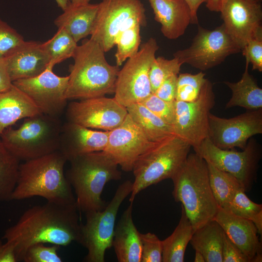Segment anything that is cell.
<instances>
[{
  "label": "cell",
  "mask_w": 262,
  "mask_h": 262,
  "mask_svg": "<svg viewBox=\"0 0 262 262\" xmlns=\"http://www.w3.org/2000/svg\"><path fill=\"white\" fill-rule=\"evenodd\" d=\"M109 131H97L67 121L63 124L59 150L67 161L87 153L103 151Z\"/></svg>",
  "instance_id": "cell-20"
},
{
  "label": "cell",
  "mask_w": 262,
  "mask_h": 262,
  "mask_svg": "<svg viewBox=\"0 0 262 262\" xmlns=\"http://www.w3.org/2000/svg\"><path fill=\"white\" fill-rule=\"evenodd\" d=\"M175 103L174 133L196 148L208 137L209 115L215 104L212 83L206 79L196 100L191 102L175 100Z\"/></svg>",
  "instance_id": "cell-13"
},
{
  "label": "cell",
  "mask_w": 262,
  "mask_h": 262,
  "mask_svg": "<svg viewBox=\"0 0 262 262\" xmlns=\"http://www.w3.org/2000/svg\"><path fill=\"white\" fill-rule=\"evenodd\" d=\"M132 182L127 180L117 188L112 200L101 211L85 213L86 221L81 224L78 243L87 250L86 262H104L107 249L112 246L115 220L119 208L131 194Z\"/></svg>",
  "instance_id": "cell-8"
},
{
  "label": "cell",
  "mask_w": 262,
  "mask_h": 262,
  "mask_svg": "<svg viewBox=\"0 0 262 262\" xmlns=\"http://www.w3.org/2000/svg\"><path fill=\"white\" fill-rule=\"evenodd\" d=\"M178 75L174 74L165 79L153 94L164 100L175 101Z\"/></svg>",
  "instance_id": "cell-43"
},
{
  "label": "cell",
  "mask_w": 262,
  "mask_h": 262,
  "mask_svg": "<svg viewBox=\"0 0 262 262\" xmlns=\"http://www.w3.org/2000/svg\"><path fill=\"white\" fill-rule=\"evenodd\" d=\"M132 205L131 202L115 228L112 246L119 262H141L140 232L133 223Z\"/></svg>",
  "instance_id": "cell-23"
},
{
  "label": "cell",
  "mask_w": 262,
  "mask_h": 262,
  "mask_svg": "<svg viewBox=\"0 0 262 262\" xmlns=\"http://www.w3.org/2000/svg\"><path fill=\"white\" fill-rule=\"evenodd\" d=\"M197 33L190 46L174 54L182 64L202 71L213 67L230 55L241 51L223 24L213 30L198 25Z\"/></svg>",
  "instance_id": "cell-12"
},
{
  "label": "cell",
  "mask_w": 262,
  "mask_h": 262,
  "mask_svg": "<svg viewBox=\"0 0 262 262\" xmlns=\"http://www.w3.org/2000/svg\"><path fill=\"white\" fill-rule=\"evenodd\" d=\"M223 0H207L206 7L211 11L220 12Z\"/></svg>",
  "instance_id": "cell-47"
},
{
  "label": "cell",
  "mask_w": 262,
  "mask_h": 262,
  "mask_svg": "<svg viewBox=\"0 0 262 262\" xmlns=\"http://www.w3.org/2000/svg\"><path fill=\"white\" fill-rule=\"evenodd\" d=\"M238 216L251 221L258 233L262 234V205L251 200L243 188L234 195L227 206L224 208Z\"/></svg>",
  "instance_id": "cell-33"
},
{
  "label": "cell",
  "mask_w": 262,
  "mask_h": 262,
  "mask_svg": "<svg viewBox=\"0 0 262 262\" xmlns=\"http://www.w3.org/2000/svg\"><path fill=\"white\" fill-rule=\"evenodd\" d=\"M214 219L250 262H262V243L258 235V229L251 221L235 215L221 207Z\"/></svg>",
  "instance_id": "cell-19"
},
{
  "label": "cell",
  "mask_w": 262,
  "mask_h": 262,
  "mask_svg": "<svg viewBox=\"0 0 262 262\" xmlns=\"http://www.w3.org/2000/svg\"><path fill=\"white\" fill-rule=\"evenodd\" d=\"M40 243L30 246L25 251L21 261L24 262H62L58 254L59 246H48Z\"/></svg>",
  "instance_id": "cell-37"
},
{
  "label": "cell",
  "mask_w": 262,
  "mask_h": 262,
  "mask_svg": "<svg viewBox=\"0 0 262 262\" xmlns=\"http://www.w3.org/2000/svg\"><path fill=\"white\" fill-rule=\"evenodd\" d=\"M220 12L241 51L249 40L262 33V0H223Z\"/></svg>",
  "instance_id": "cell-18"
},
{
  "label": "cell",
  "mask_w": 262,
  "mask_h": 262,
  "mask_svg": "<svg viewBox=\"0 0 262 262\" xmlns=\"http://www.w3.org/2000/svg\"><path fill=\"white\" fill-rule=\"evenodd\" d=\"M62 125L60 117L40 113L24 118L17 129H5L0 141L18 160L26 161L58 150Z\"/></svg>",
  "instance_id": "cell-6"
},
{
  "label": "cell",
  "mask_w": 262,
  "mask_h": 262,
  "mask_svg": "<svg viewBox=\"0 0 262 262\" xmlns=\"http://www.w3.org/2000/svg\"><path fill=\"white\" fill-rule=\"evenodd\" d=\"M225 232L214 220L195 230L190 243L200 252L206 262H222V247Z\"/></svg>",
  "instance_id": "cell-27"
},
{
  "label": "cell",
  "mask_w": 262,
  "mask_h": 262,
  "mask_svg": "<svg viewBox=\"0 0 262 262\" xmlns=\"http://www.w3.org/2000/svg\"><path fill=\"white\" fill-rule=\"evenodd\" d=\"M205 75L202 72L196 74H179L175 100L191 102L196 100L206 80Z\"/></svg>",
  "instance_id": "cell-35"
},
{
  "label": "cell",
  "mask_w": 262,
  "mask_h": 262,
  "mask_svg": "<svg viewBox=\"0 0 262 262\" xmlns=\"http://www.w3.org/2000/svg\"><path fill=\"white\" fill-rule=\"evenodd\" d=\"M42 46L49 58V64L54 66L72 57L78 45L65 29L59 28L52 37L42 43Z\"/></svg>",
  "instance_id": "cell-32"
},
{
  "label": "cell",
  "mask_w": 262,
  "mask_h": 262,
  "mask_svg": "<svg viewBox=\"0 0 262 262\" xmlns=\"http://www.w3.org/2000/svg\"><path fill=\"white\" fill-rule=\"evenodd\" d=\"M98 9V3L75 5L70 2L54 23L58 29H65L78 43L90 35Z\"/></svg>",
  "instance_id": "cell-25"
},
{
  "label": "cell",
  "mask_w": 262,
  "mask_h": 262,
  "mask_svg": "<svg viewBox=\"0 0 262 262\" xmlns=\"http://www.w3.org/2000/svg\"><path fill=\"white\" fill-rule=\"evenodd\" d=\"M175 101L169 102L164 100L152 93L139 103L144 105L165 123L172 126L175 116Z\"/></svg>",
  "instance_id": "cell-39"
},
{
  "label": "cell",
  "mask_w": 262,
  "mask_h": 262,
  "mask_svg": "<svg viewBox=\"0 0 262 262\" xmlns=\"http://www.w3.org/2000/svg\"><path fill=\"white\" fill-rule=\"evenodd\" d=\"M188 5L191 13V23L197 24V11L200 5L207 0H184Z\"/></svg>",
  "instance_id": "cell-46"
},
{
  "label": "cell",
  "mask_w": 262,
  "mask_h": 262,
  "mask_svg": "<svg viewBox=\"0 0 262 262\" xmlns=\"http://www.w3.org/2000/svg\"><path fill=\"white\" fill-rule=\"evenodd\" d=\"M53 67L49 64L39 75L12 83L33 101L41 113L60 117L68 104L65 94L69 77L57 75Z\"/></svg>",
  "instance_id": "cell-14"
},
{
  "label": "cell",
  "mask_w": 262,
  "mask_h": 262,
  "mask_svg": "<svg viewBox=\"0 0 262 262\" xmlns=\"http://www.w3.org/2000/svg\"><path fill=\"white\" fill-rule=\"evenodd\" d=\"M192 147L176 135L155 145L142 154L134 164V181L130 202L141 191L164 180L170 179L183 163Z\"/></svg>",
  "instance_id": "cell-7"
},
{
  "label": "cell",
  "mask_w": 262,
  "mask_h": 262,
  "mask_svg": "<svg viewBox=\"0 0 262 262\" xmlns=\"http://www.w3.org/2000/svg\"><path fill=\"white\" fill-rule=\"evenodd\" d=\"M147 25L146 9L140 0H102L90 34L105 52L115 45L120 33L131 26Z\"/></svg>",
  "instance_id": "cell-9"
},
{
  "label": "cell",
  "mask_w": 262,
  "mask_h": 262,
  "mask_svg": "<svg viewBox=\"0 0 262 262\" xmlns=\"http://www.w3.org/2000/svg\"><path fill=\"white\" fill-rule=\"evenodd\" d=\"M0 262H18L13 246L7 242L3 243L0 239Z\"/></svg>",
  "instance_id": "cell-44"
},
{
  "label": "cell",
  "mask_w": 262,
  "mask_h": 262,
  "mask_svg": "<svg viewBox=\"0 0 262 262\" xmlns=\"http://www.w3.org/2000/svg\"><path fill=\"white\" fill-rule=\"evenodd\" d=\"M156 143L147 139L128 114L120 125L109 131L107 145L103 151L122 170L130 172L132 171L137 159Z\"/></svg>",
  "instance_id": "cell-17"
},
{
  "label": "cell",
  "mask_w": 262,
  "mask_h": 262,
  "mask_svg": "<svg viewBox=\"0 0 262 262\" xmlns=\"http://www.w3.org/2000/svg\"><path fill=\"white\" fill-rule=\"evenodd\" d=\"M207 164L213 193L219 207L225 208L235 194L240 189L244 188L232 175Z\"/></svg>",
  "instance_id": "cell-30"
},
{
  "label": "cell",
  "mask_w": 262,
  "mask_h": 262,
  "mask_svg": "<svg viewBox=\"0 0 262 262\" xmlns=\"http://www.w3.org/2000/svg\"><path fill=\"white\" fill-rule=\"evenodd\" d=\"M193 149L207 163L234 176L245 192L251 190L262 157L261 147L256 140L250 138L241 151L219 148L208 137Z\"/></svg>",
  "instance_id": "cell-11"
},
{
  "label": "cell",
  "mask_w": 262,
  "mask_h": 262,
  "mask_svg": "<svg viewBox=\"0 0 262 262\" xmlns=\"http://www.w3.org/2000/svg\"><path fill=\"white\" fill-rule=\"evenodd\" d=\"M12 82L35 77L49 64L42 43L26 41L12 54L4 59Z\"/></svg>",
  "instance_id": "cell-21"
},
{
  "label": "cell",
  "mask_w": 262,
  "mask_h": 262,
  "mask_svg": "<svg viewBox=\"0 0 262 262\" xmlns=\"http://www.w3.org/2000/svg\"><path fill=\"white\" fill-rule=\"evenodd\" d=\"M25 42L22 36L0 18V58L9 56Z\"/></svg>",
  "instance_id": "cell-38"
},
{
  "label": "cell",
  "mask_w": 262,
  "mask_h": 262,
  "mask_svg": "<svg viewBox=\"0 0 262 262\" xmlns=\"http://www.w3.org/2000/svg\"><path fill=\"white\" fill-rule=\"evenodd\" d=\"M142 245L141 262H162V240L152 233H140Z\"/></svg>",
  "instance_id": "cell-40"
},
{
  "label": "cell",
  "mask_w": 262,
  "mask_h": 262,
  "mask_svg": "<svg viewBox=\"0 0 262 262\" xmlns=\"http://www.w3.org/2000/svg\"><path fill=\"white\" fill-rule=\"evenodd\" d=\"M179 223L172 233L162 240V262H183L188 243L195 230L182 206Z\"/></svg>",
  "instance_id": "cell-29"
},
{
  "label": "cell",
  "mask_w": 262,
  "mask_h": 262,
  "mask_svg": "<svg viewBox=\"0 0 262 262\" xmlns=\"http://www.w3.org/2000/svg\"><path fill=\"white\" fill-rule=\"evenodd\" d=\"M158 49L156 40L150 38L119 69L114 98L126 108L140 103L152 94L149 71Z\"/></svg>",
  "instance_id": "cell-10"
},
{
  "label": "cell",
  "mask_w": 262,
  "mask_h": 262,
  "mask_svg": "<svg viewBox=\"0 0 262 262\" xmlns=\"http://www.w3.org/2000/svg\"><path fill=\"white\" fill-rule=\"evenodd\" d=\"M12 85L4 59L0 58V92L7 90Z\"/></svg>",
  "instance_id": "cell-45"
},
{
  "label": "cell",
  "mask_w": 262,
  "mask_h": 262,
  "mask_svg": "<svg viewBox=\"0 0 262 262\" xmlns=\"http://www.w3.org/2000/svg\"><path fill=\"white\" fill-rule=\"evenodd\" d=\"M128 114L152 142H160L174 135L172 126L140 103L126 107Z\"/></svg>",
  "instance_id": "cell-28"
},
{
  "label": "cell",
  "mask_w": 262,
  "mask_h": 262,
  "mask_svg": "<svg viewBox=\"0 0 262 262\" xmlns=\"http://www.w3.org/2000/svg\"><path fill=\"white\" fill-rule=\"evenodd\" d=\"M67 161L58 150L20 163L11 200L40 196L54 203H76L72 188L64 172Z\"/></svg>",
  "instance_id": "cell-2"
},
{
  "label": "cell",
  "mask_w": 262,
  "mask_h": 262,
  "mask_svg": "<svg viewBox=\"0 0 262 262\" xmlns=\"http://www.w3.org/2000/svg\"><path fill=\"white\" fill-rule=\"evenodd\" d=\"M242 52L252 64L253 70L262 71V33L249 40Z\"/></svg>",
  "instance_id": "cell-41"
},
{
  "label": "cell",
  "mask_w": 262,
  "mask_h": 262,
  "mask_svg": "<svg viewBox=\"0 0 262 262\" xmlns=\"http://www.w3.org/2000/svg\"><path fill=\"white\" fill-rule=\"evenodd\" d=\"M70 3L73 5H82L89 3L91 0H69Z\"/></svg>",
  "instance_id": "cell-50"
},
{
  "label": "cell",
  "mask_w": 262,
  "mask_h": 262,
  "mask_svg": "<svg viewBox=\"0 0 262 262\" xmlns=\"http://www.w3.org/2000/svg\"><path fill=\"white\" fill-rule=\"evenodd\" d=\"M76 203L47 202L30 207L14 225L7 228L2 239L14 247L18 262L26 250L36 243L67 246L78 243L81 223Z\"/></svg>",
  "instance_id": "cell-1"
},
{
  "label": "cell",
  "mask_w": 262,
  "mask_h": 262,
  "mask_svg": "<svg viewBox=\"0 0 262 262\" xmlns=\"http://www.w3.org/2000/svg\"><path fill=\"white\" fill-rule=\"evenodd\" d=\"M41 113L33 101L12 83L0 92V134L18 120Z\"/></svg>",
  "instance_id": "cell-24"
},
{
  "label": "cell",
  "mask_w": 262,
  "mask_h": 262,
  "mask_svg": "<svg viewBox=\"0 0 262 262\" xmlns=\"http://www.w3.org/2000/svg\"><path fill=\"white\" fill-rule=\"evenodd\" d=\"M20 162L0 141V202L11 200L16 184Z\"/></svg>",
  "instance_id": "cell-31"
},
{
  "label": "cell",
  "mask_w": 262,
  "mask_h": 262,
  "mask_svg": "<svg viewBox=\"0 0 262 262\" xmlns=\"http://www.w3.org/2000/svg\"><path fill=\"white\" fill-rule=\"evenodd\" d=\"M222 262H250L249 259L225 233L223 242Z\"/></svg>",
  "instance_id": "cell-42"
},
{
  "label": "cell",
  "mask_w": 262,
  "mask_h": 262,
  "mask_svg": "<svg viewBox=\"0 0 262 262\" xmlns=\"http://www.w3.org/2000/svg\"><path fill=\"white\" fill-rule=\"evenodd\" d=\"M141 27L139 23L134 24L122 31L118 36L115 41L116 66H121L123 62L138 51L141 43Z\"/></svg>",
  "instance_id": "cell-34"
},
{
  "label": "cell",
  "mask_w": 262,
  "mask_h": 262,
  "mask_svg": "<svg viewBox=\"0 0 262 262\" xmlns=\"http://www.w3.org/2000/svg\"><path fill=\"white\" fill-rule=\"evenodd\" d=\"M249 62L246 59L245 71L241 79L237 82H224L231 90V97L225 108L239 106L247 110L262 108V89L258 85L255 79L249 74Z\"/></svg>",
  "instance_id": "cell-26"
},
{
  "label": "cell",
  "mask_w": 262,
  "mask_h": 262,
  "mask_svg": "<svg viewBox=\"0 0 262 262\" xmlns=\"http://www.w3.org/2000/svg\"><path fill=\"white\" fill-rule=\"evenodd\" d=\"M172 195L180 202L194 230L213 220L219 208L211 189L208 164L189 153L171 179Z\"/></svg>",
  "instance_id": "cell-4"
},
{
  "label": "cell",
  "mask_w": 262,
  "mask_h": 262,
  "mask_svg": "<svg viewBox=\"0 0 262 262\" xmlns=\"http://www.w3.org/2000/svg\"><path fill=\"white\" fill-rule=\"evenodd\" d=\"M58 6L64 11L70 3L69 0H54Z\"/></svg>",
  "instance_id": "cell-48"
},
{
  "label": "cell",
  "mask_w": 262,
  "mask_h": 262,
  "mask_svg": "<svg viewBox=\"0 0 262 262\" xmlns=\"http://www.w3.org/2000/svg\"><path fill=\"white\" fill-rule=\"evenodd\" d=\"M195 262H205L203 255L199 251L195 250Z\"/></svg>",
  "instance_id": "cell-49"
},
{
  "label": "cell",
  "mask_w": 262,
  "mask_h": 262,
  "mask_svg": "<svg viewBox=\"0 0 262 262\" xmlns=\"http://www.w3.org/2000/svg\"><path fill=\"white\" fill-rule=\"evenodd\" d=\"M104 53L98 44L90 38L78 45L72 57L74 63L69 67L65 94L67 100L114 94L119 66L109 64Z\"/></svg>",
  "instance_id": "cell-3"
},
{
  "label": "cell",
  "mask_w": 262,
  "mask_h": 262,
  "mask_svg": "<svg viewBox=\"0 0 262 262\" xmlns=\"http://www.w3.org/2000/svg\"><path fill=\"white\" fill-rule=\"evenodd\" d=\"M182 64L176 57L167 59L159 56L153 61L149 71V79L152 93H154L161 83L167 78L178 75Z\"/></svg>",
  "instance_id": "cell-36"
},
{
  "label": "cell",
  "mask_w": 262,
  "mask_h": 262,
  "mask_svg": "<svg viewBox=\"0 0 262 262\" xmlns=\"http://www.w3.org/2000/svg\"><path fill=\"white\" fill-rule=\"evenodd\" d=\"M262 133V108L229 118L209 115L208 138L219 148L243 149L250 138Z\"/></svg>",
  "instance_id": "cell-15"
},
{
  "label": "cell",
  "mask_w": 262,
  "mask_h": 262,
  "mask_svg": "<svg viewBox=\"0 0 262 262\" xmlns=\"http://www.w3.org/2000/svg\"><path fill=\"white\" fill-rule=\"evenodd\" d=\"M155 20L168 39H176L185 33L191 23L190 9L184 0H148Z\"/></svg>",
  "instance_id": "cell-22"
},
{
  "label": "cell",
  "mask_w": 262,
  "mask_h": 262,
  "mask_svg": "<svg viewBox=\"0 0 262 262\" xmlns=\"http://www.w3.org/2000/svg\"><path fill=\"white\" fill-rule=\"evenodd\" d=\"M127 115L125 107L114 98L105 96L73 100L66 109L67 121L105 131L118 126Z\"/></svg>",
  "instance_id": "cell-16"
},
{
  "label": "cell",
  "mask_w": 262,
  "mask_h": 262,
  "mask_svg": "<svg viewBox=\"0 0 262 262\" xmlns=\"http://www.w3.org/2000/svg\"><path fill=\"white\" fill-rule=\"evenodd\" d=\"M69 162L66 176L79 211L85 213L104 209L108 203L101 197L105 185L121 179L118 164L103 151L79 155Z\"/></svg>",
  "instance_id": "cell-5"
}]
</instances>
